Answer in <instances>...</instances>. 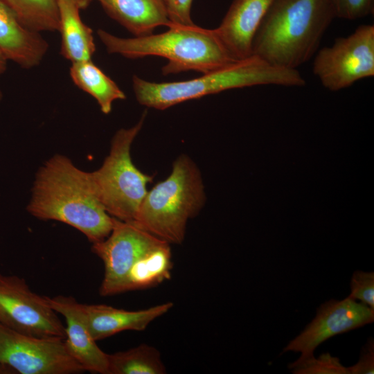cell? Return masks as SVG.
I'll return each mask as SVG.
<instances>
[{
    "label": "cell",
    "mask_w": 374,
    "mask_h": 374,
    "mask_svg": "<svg viewBox=\"0 0 374 374\" xmlns=\"http://www.w3.org/2000/svg\"><path fill=\"white\" fill-rule=\"evenodd\" d=\"M107 14L134 37L152 34L170 21L163 0H97Z\"/></svg>",
    "instance_id": "2e32d148"
},
{
    "label": "cell",
    "mask_w": 374,
    "mask_h": 374,
    "mask_svg": "<svg viewBox=\"0 0 374 374\" xmlns=\"http://www.w3.org/2000/svg\"><path fill=\"white\" fill-rule=\"evenodd\" d=\"M146 112L133 127L118 130L102 166L89 172L95 193L107 213L122 221H134L153 176L133 163L131 145L141 131Z\"/></svg>",
    "instance_id": "8992f818"
},
{
    "label": "cell",
    "mask_w": 374,
    "mask_h": 374,
    "mask_svg": "<svg viewBox=\"0 0 374 374\" xmlns=\"http://www.w3.org/2000/svg\"><path fill=\"white\" fill-rule=\"evenodd\" d=\"M173 267L170 244L161 240L133 264L126 277L124 292L155 287L171 278Z\"/></svg>",
    "instance_id": "ac0fdd59"
},
{
    "label": "cell",
    "mask_w": 374,
    "mask_h": 374,
    "mask_svg": "<svg viewBox=\"0 0 374 374\" xmlns=\"http://www.w3.org/2000/svg\"><path fill=\"white\" fill-rule=\"evenodd\" d=\"M289 368L296 374H349L348 368L329 353L322 354L318 358L313 355L301 361H295L289 365Z\"/></svg>",
    "instance_id": "7402d4cb"
},
{
    "label": "cell",
    "mask_w": 374,
    "mask_h": 374,
    "mask_svg": "<svg viewBox=\"0 0 374 374\" xmlns=\"http://www.w3.org/2000/svg\"><path fill=\"white\" fill-rule=\"evenodd\" d=\"M374 321V310L349 297L330 299L318 308L314 319L284 348L283 352L301 353L296 361L313 356L323 341L337 335L360 328Z\"/></svg>",
    "instance_id": "8fae6325"
},
{
    "label": "cell",
    "mask_w": 374,
    "mask_h": 374,
    "mask_svg": "<svg viewBox=\"0 0 374 374\" xmlns=\"http://www.w3.org/2000/svg\"><path fill=\"white\" fill-rule=\"evenodd\" d=\"M274 0H233L215 32L236 60L251 55L253 35Z\"/></svg>",
    "instance_id": "4fadbf2b"
},
{
    "label": "cell",
    "mask_w": 374,
    "mask_h": 374,
    "mask_svg": "<svg viewBox=\"0 0 374 374\" xmlns=\"http://www.w3.org/2000/svg\"><path fill=\"white\" fill-rule=\"evenodd\" d=\"M374 310V272L356 271L350 280V294L348 296Z\"/></svg>",
    "instance_id": "603a6c76"
},
{
    "label": "cell",
    "mask_w": 374,
    "mask_h": 374,
    "mask_svg": "<svg viewBox=\"0 0 374 374\" xmlns=\"http://www.w3.org/2000/svg\"><path fill=\"white\" fill-rule=\"evenodd\" d=\"M2 98H3V93L0 90V101L2 100Z\"/></svg>",
    "instance_id": "f1b7e54d"
},
{
    "label": "cell",
    "mask_w": 374,
    "mask_h": 374,
    "mask_svg": "<svg viewBox=\"0 0 374 374\" xmlns=\"http://www.w3.org/2000/svg\"><path fill=\"white\" fill-rule=\"evenodd\" d=\"M80 307L90 333L97 341L124 330H144L150 323L166 314L173 307V303L136 311L105 304L80 303Z\"/></svg>",
    "instance_id": "5bb4252c"
},
{
    "label": "cell",
    "mask_w": 374,
    "mask_h": 374,
    "mask_svg": "<svg viewBox=\"0 0 374 374\" xmlns=\"http://www.w3.org/2000/svg\"><path fill=\"white\" fill-rule=\"evenodd\" d=\"M167 27L168 30L160 34L130 38L119 37L103 29L97 34L109 53L129 59L150 55L167 59L161 69L163 75L186 71L205 73L238 60L215 29L172 22Z\"/></svg>",
    "instance_id": "3957f363"
},
{
    "label": "cell",
    "mask_w": 374,
    "mask_h": 374,
    "mask_svg": "<svg viewBox=\"0 0 374 374\" xmlns=\"http://www.w3.org/2000/svg\"><path fill=\"white\" fill-rule=\"evenodd\" d=\"M312 71L323 87L339 91L374 76V26L362 24L317 51Z\"/></svg>",
    "instance_id": "52a82bcc"
},
{
    "label": "cell",
    "mask_w": 374,
    "mask_h": 374,
    "mask_svg": "<svg viewBox=\"0 0 374 374\" xmlns=\"http://www.w3.org/2000/svg\"><path fill=\"white\" fill-rule=\"evenodd\" d=\"M19 21L35 32L58 31V0H3Z\"/></svg>",
    "instance_id": "44dd1931"
},
{
    "label": "cell",
    "mask_w": 374,
    "mask_h": 374,
    "mask_svg": "<svg viewBox=\"0 0 374 374\" xmlns=\"http://www.w3.org/2000/svg\"><path fill=\"white\" fill-rule=\"evenodd\" d=\"M0 324L27 335L66 338L65 327L46 296L33 292L24 278L1 273Z\"/></svg>",
    "instance_id": "9c48e42d"
},
{
    "label": "cell",
    "mask_w": 374,
    "mask_h": 374,
    "mask_svg": "<svg viewBox=\"0 0 374 374\" xmlns=\"http://www.w3.org/2000/svg\"><path fill=\"white\" fill-rule=\"evenodd\" d=\"M114 218L113 228L103 240L92 243L91 251L103 262L101 296L124 292L129 270L136 260L161 239L140 228L134 222Z\"/></svg>",
    "instance_id": "30bf717a"
},
{
    "label": "cell",
    "mask_w": 374,
    "mask_h": 374,
    "mask_svg": "<svg viewBox=\"0 0 374 374\" xmlns=\"http://www.w3.org/2000/svg\"><path fill=\"white\" fill-rule=\"evenodd\" d=\"M305 84L297 69L273 65L254 55L188 80L158 83L132 77L139 103L159 110L231 89L271 84L303 87Z\"/></svg>",
    "instance_id": "277c9868"
},
{
    "label": "cell",
    "mask_w": 374,
    "mask_h": 374,
    "mask_svg": "<svg viewBox=\"0 0 374 374\" xmlns=\"http://www.w3.org/2000/svg\"><path fill=\"white\" fill-rule=\"evenodd\" d=\"M27 211L39 220L71 226L91 243L105 239L113 228L114 218L98 199L89 172L62 154L50 158L37 171Z\"/></svg>",
    "instance_id": "6da1fadb"
},
{
    "label": "cell",
    "mask_w": 374,
    "mask_h": 374,
    "mask_svg": "<svg viewBox=\"0 0 374 374\" xmlns=\"http://www.w3.org/2000/svg\"><path fill=\"white\" fill-rule=\"evenodd\" d=\"M336 17L356 20L373 14L374 0H330Z\"/></svg>",
    "instance_id": "cb8c5ba5"
},
{
    "label": "cell",
    "mask_w": 374,
    "mask_h": 374,
    "mask_svg": "<svg viewBox=\"0 0 374 374\" xmlns=\"http://www.w3.org/2000/svg\"><path fill=\"white\" fill-rule=\"evenodd\" d=\"M335 17L330 0H274L253 35L251 55L296 69L317 52Z\"/></svg>",
    "instance_id": "7a4b0ae2"
},
{
    "label": "cell",
    "mask_w": 374,
    "mask_h": 374,
    "mask_svg": "<svg viewBox=\"0 0 374 374\" xmlns=\"http://www.w3.org/2000/svg\"><path fill=\"white\" fill-rule=\"evenodd\" d=\"M61 54L71 63L91 60L96 51L93 30L81 19L80 8L71 0H58Z\"/></svg>",
    "instance_id": "e0dca14e"
},
{
    "label": "cell",
    "mask_w": 374,
    "mask_h": 374,
    "mask_svg": "<svg viewBox=\"0 0 374 374\" xmlns=\"http://www.w3.org/2000/svg\"><path fill=\"white\" fill-rule=\"evenodd\" d=\"M49 46L40 33L25 27L0 0V50L8 60L25 69L38 66Z\"/></svg>",
    "instance_id": "9a60e30c"
},
{
    "label": "cell",
    "mask_w": 374,
    "mask_h": 374,
    "mask_svg": "<svg viewBox=\"0 0 374 374\" xmlns=\"http://www.w3.org/2000/svg\"><path fill=\"white\" fill-rule=\"evenodd\" d=\"M73 1L80 9L87 8L92 0H71Z\"/></svg>",
    "instance_id": "83f0119b"
},
{
    "label": "cell",
    "mask_w": 374,
    "mask_h": 374,
    "mask_svg": "<svg viewBox=\"0 0 374 374\" xmlns=\"http://www.w3.org/2000/svg\"><path fill=\"white\" fill-rule=\"evenodd\" d=\"M50 306L66 321V346L85 371L107 374L108 354L93 338L82 316L80 303L72 296H46Z\"/></svg>",
    "instance_id": "7c38bea8"
},
{
    "label": "cell",
    "mask_w": 374,
    "mask_h": 374,
    "mask_svg": "<svg viewBox=\"0 0 374 374\" xmlns=\"http://www.w3.org/2000/svg\"><path fill=\"white\" fill-rule=\"evenodd\" d=\"M8 60L0 50V75L3 74L7 69Z\"/></svg>",
    "instance_id": "4316f807"
},
{
    "label": "cell",
    "mask_w": 374,
    "mask_h": 374,
    "mask_svg": "<svg viewBox=\"0 0 374 374\" xmlns=\"http://www.w3.org/2000/svg\"><path fill=\"white\" fill-rule=\"evenodd\" d=\"M170 22L182 25H193L190 8L193 0H163Z\"/></svg>",
    "instance_id": "d4e9b609"
},
{
    "label": "cell",
    "mask_w": 374,
    "mask_h": 374,
    "mask_svg": "<svg viewBox=\"0 0 374 374\" xmlns=\"http://www.w3.org/2000/svg\"><path fill=\"white\" fill-rule=\"evenodd\" d=\"M349 374L374 373V342L369 338L362 348L359 359L355 365L348 367Z\"/></svg>",
    "instance_id": "484cf974"
},
{
    "label": "cell",
    "mask_w": 374,
    "mask_h": 374,
    "mask_svg": "<svg viewBox=\"0 0 374 374\" xmlns=\"http://www.w3.org/2000/svg\"><path fill=\"white\" fill-rule=\"evenodd\" d=\"M160 352L142 344L125 351L108 354L107 374H164Z\"/></svg>",
    "instance_id": "ffe728a7"
},
{
    "label": "cell",
    "mask_w": 374,
    "mask_h": 374,
    "mask_svg": "<svg viewBox=\"0 0 374 374\" xmlns=\"http://www.w3.org/2000/svg\"><path fill=\"white\" fill-rule=\"evenodd\" d=\"M205 199L197 166L182 154L174 161L169 176L148 191L132 222L170 244H180L188 220L199 213Z\"/></svg>",
    "instance_id": "5b68a950"
},
{
    "label": "cell",
    "mask_w": 374,
    "mask_h": 374,
    "mask_svg": "<svg viewBox=\"0 0 374 374\" xmlns=\"http://www.w3.org/2000/svg\"><path fill=\"white\" fill-rule=\"evenodd\" d=\"M0 364L21 374H73L85 371L64 338L34 337L0 324Z\"/></svg>",
    "instance_id": "ba28073f"
},
{
    "label": "cell",
    "mask_w": 374,
    "mask_h": 374,
    "mask_svg": "<svg viewBox=\"0 0 374 374\" xmlns=\"http://www.w3.org/2000/svg\"><path fill=\"white\" fill-rule=\"evenodd\" d=\"M69 73L73 82L94 98L105 114L111 112L114 101L126 98L118 86L92 60L72 63Z\"/></svg>",
    "instance_id": "d6986e66"
}]
</instances>
